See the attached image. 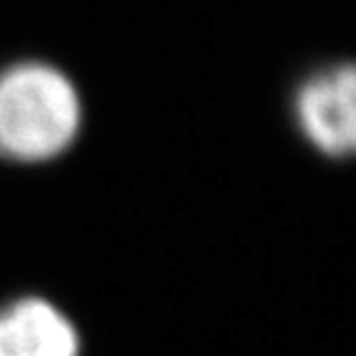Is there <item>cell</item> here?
<instances>
[{"instance_id": "obj_1", "label": "cell", "mask_w": 356, "mask_h": 356, "mask_svg": "<svg viewBox=\"0 0 356 356\" xmlns=\"http://www.w3.org/2000/svg\"><path fill=\"white\" fill-rule=\"evenodd\" d=\"M82 122L74 84L55 67L22 62L0 74V156L47 161L72 144Z\"/></svg>"}, {"instance_id": "obj_2", "label": "cell", "mask_w": 356, "mask_h": 356, "mask_svg": "<svg viewBox=\"0 0 356 356\" xmlns=\"http://www.w3.org/2000/svg\"><path fill=\"white\" fill-rule=\"evenodd\" d=\"M356 74L351 65L319 72L297 95V119L305 136L322 154L341 159L356 141Z\"/></svg>"}, {"instance_id": "obj_3", "label": "cell", "mask_w": 356, "mask_h": 356, "mask_svg": "<svg viewBox=\"0 0 356 356\" xmlns=\"http://www.w3.org/2000/svg\"><path fill=\"white\" fill-rule=\"evenodd\" d=\"M0 356H79V339L50 302L20 300L0 312Z\"/></svg>"}]
</instances>
